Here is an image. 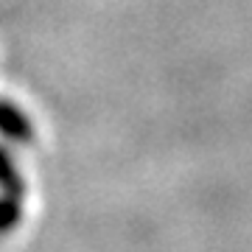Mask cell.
<instances>
[{
    "label": "cell",
    "instance_id": "cell-1",
    "mask_svg": "<svg viewBox=\"0 0 252 252\" xmlns=\"http://www.w3.org/2000/svg\"><path fill=\"white\" fill-rule=\"evenodd\" d=\"M0 135L11 140V143H31L34 140V126L28 121L20 107H14L11 101L0 98Z\"/></svg>",
    "mask_w": 252,
    "mask_h": 252
},
{
    "label": "cell",
    "instance_id": "cell-3",
    "mask_svg": "<svg viewBox=\"0 0 252 252\" xmlns=\"http://www.w3.org/2000/svg\"><path fill=\"white\" fill-rule=\"evenodd\" d=\"M20 216H23V207H20V199L17 196H6L0 199V235L11 233L17 227Z\"/></svg>",
    "mask_w": 252,
    "mask_h": 252
},
{
    "label": "cell",
    "instance_id": "cell-2",
    "mask_svg": "<svg viewBox=\"0 0 252 252\" xmlns=\"http://www.w3.org/2000/svg\"><path fill=\"white\" fill-rule=\"evenodd\" d=\"M0 188L6 190L9 196H23V190H26V182H23V177H20L17 165H14V160H11V154L0 146Z\"/></svg>",
    "mask_w": 252,
    "mask_h": 252
}]
</instances>
